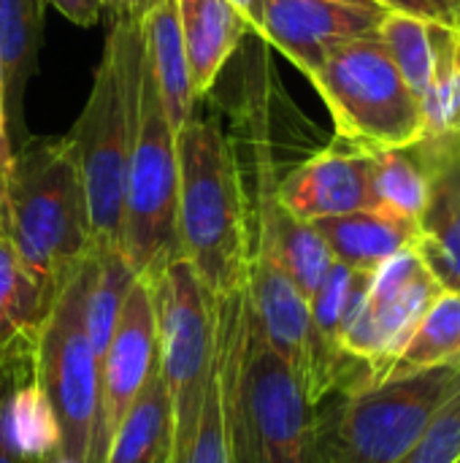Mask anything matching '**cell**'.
I'll list each match as a JSON object with an SVG mask.
<instances>
[{
	"mask_svg": "<svg viewBox=\"0 0 460 463\" xmlns=\"http://www.w3.org/2000/svg\"><path fill=\"white\" fill-rule=\"evenodd\" d=\"M211 307L230 463H323L317 407L258 331L244 290Z\"/></svg>",
	"mask_w": 460,
	"mask_h": 463,
	"instance_id": "1",
	"label": "cell"
},
{
	"mask_svg": "<svg viewBox=\"0 0 460 463\" xmlns=\"http://www.w3.org/2000/svg\"><path fill=\"white\" fill-rule=\"evenodd\" d=\"M176 155L179 258L217 304L244 290L252 252L239 160L220 122L195 114L176 133Z\"/></svg>",
	"mask_w": 460,
	"mask_h": 463,
	"instance_id": "2",
	"label": "cell"
},
{
	"mask_svg": "<svg viewBox=\"0 0 460 463\" xmlns=\"http://www.w3.org/2000/svg\"><path fill=\"white\" fill-rule=\"evenodd\" d=\"M3 182L8 241L52 307L65 279L92 252L87 195L70 138H27Z\"/></svg>",
	"mask_w": 460,
	"mask_h": 463,
	"instance_id": "3",
	"label": "cell"
},
{
	"mask_svg": "<svg viewBox=\"0 0 460 463\" xmlns=\"http://www.w3.org/2000/svg\"><path fill=\"white\" fill-rule=\"evenodd\" d=\"M141 24H111L89 98L68 133L87 195L92 252H122V212L136 136Z\"/></svg>",
	"mask_w": 460,
	"mask_h": 463,
	"instance_id": "4",
	"label": "cell"
},
{
	"mask_svg": "<svg viewBox=\"0 0 460 463\" xmlns=\"http://www.w3.org/2000/svg\"><path fill=\"white\" fill-rule=\"evenodd\" d=\"M458 385L460 366H439L339 393L325 415L317 410L323 463H399Z\"/></svg>",
	"mask_w": 460,
	"mask_h": 463,
	"instance_id": "5",
	"label": "cell"
},
{
	"mask_svg": "<svg viewBox=\"0 0 460 463\" xmlns=\"http://www.w3.org/2000/svg\"><path fill=\"white\" fill-rule=\"evenodd\" d=\"M309 81L325 100L339 141L363 152L404 149L420 141V100L377 35L336 46Z\"/></svg>",
	"mask_w": 460,
	"mask_h": 463,
	"instance_id": "6",
	"label": "cell"
},
{
	"mask_svg": "<svg viewBox=\"0 0 460 463\" xmlns=\"http://www.w3.org/2000/svg\"><path fill=\"white\" fill-rule=\"evenodd\" d=\"M179 155L176 130L165 114L157 81L141 57L136 136L125 184L122 258L133 274H155L179 258Z\"/></svg>",
	"mask_w": 460,
	"mask_h": 463,
	"instance_id": "7",
	"label": "cell"
},
{
	"mask_svg": "<svg viewBox=\"0 0 460 463\" xmlns=\"http://www.w3.org/2000/svg\"><path fill=\"white\" fill-rule=\"evenodd\" d=\"M157 326V366L171 399V461L190 445L214 369V307L192 269L174 258L149 274ZM168 461V463H171Z\"/></svg>",
	"mask_w": 460,
	"mask_h": 463,
	"instance_id": "8",
	"label": "cell"
},
{
	"mask_svg": "<svg viewBox=\"0 0 460 463\" xmlns=\"http://www.w3.org/2000/svg\"><path fill=\"white\" fill-rule=\"evenodd\" d=\"M89 266L92 252L65 279L38 334V380L60 426V463H87L98 410V358L84 320Z\"/></svg>",
	"mask_w": 460,
	"mask_h": 463,
	"instance_id": "9",
	"label": "cell"
},
{
	"mask_svg": "<svg viewBox=\"0 0 460 463\" xmlns=\"http://www.w3.org/2000/svg\"><path fill=\"white\" fill-rule=\"evenodd\" d=\"M157 361V326L149 274L130 282L111 342L98 364V410L87 463H106L111 439Z\"/></svg>",
	"mask_w": 460,
	"mask_h": 463,
	"instance_id": "10",
	"label": "cell"
},
{
	"mask_svg": "<svg viewBox=\"0 0 460 463\" xmlns=\"http://www.w3.org/2000/svg\"><path fill=\"white\" fill-rule=\"evenodd\" d=\"M385 14L336 0H255L247 22L309 79L336 46L374 38Z\"/></svg>",
	"mask_w": 460,
	"mask_h": 463,
	"instance_id": "11",
	"label": "cell"
},
{
	"mask_svg": "<svg viewBox=\"0 0 460 463\" xmlns=\"http://www.w3.org/2000/svg\"><path fill=\"white\" fill-rule=\"evenodd\" d=\"M247 309L277 350V355L296 372L304 393L312 383V315L309 301L298 293L290 277L279 269L271 252L260 244L252 247L244 279Z\"/></svg>",
	"mask_w": 460,
	"mask_h": 463,
	"instance_id": "12",
	"label": "cell"
},
{
	"mask_svg": "<svg viewBox=\"0 0 460 463\" xmlns=\"http://www.w3.org/2000/svg\"><path fill=\"white\" fill-rule=\"evenodd\" d=\"M369 171L371 155L342 141L296 165L274 195L304 222L361 212L371 206Z\"/></svg>",
	"mask_w": 460,
	"mask_h": 463,
	"instance_id": "13",
	"label": "cell"
},
{
	"mask_svg": "<svg viewBox=\"0 0 460 463\" xmlns=\"http://www.w3.org/2000/svg\"><path fill=\"white\" fill-rule=\"evenodd\" d=\"M412 146L428 171V201L412 250L445 290L460 293V141L420 138Z\"/></svg>",
	"mask_w": 460,
	"mask_h": 463,
	"instance_id": "14",
	"label": "cell"
},
{
	"mask_svg": "<svg viewBox=\"0 0 460 463\" xmlns=\"http://www.w3.org/2000/svg\"><path fill=\"white\" fill-rule=\"evenodd\" d=\"M46 0H0V81L8 141L16 152L24 138V92L35 73Z\"/></svg>",
	"mask_w": 460,
	"mask_h": 463,
	"instance_id": "15",
	"label": "cell"
},
{
	"mask_svg": "<svg viewBox=\"0 0 460 463\" xmlns=\"http://www.w3.org/2000/svg\"><path fill=\"white\" fill-rule=\"evenodd\" d=\"M141 41H144V57L157 81L165 114L174 130L179 133L187 125V119L195 114L198 95L192 90L176 0H155V5L146 11L141 22Z\"/></svg>",
	"mask_w": 460,
	"mask_h": 463,
	"instance_id": "16",
	"label": "cell"
},
{
	"mask_svg": "<svg viewBox=\"0 0 460 463\" xmlns=\"http://www.w3.org/2000/svg\"><path fill=\"white\" fill-rule=\"evenodd\" d=\"M176 5L192 90L201 98L214 87L249 22L230 0H176Z\"/></svg>",
	"mask_w": 460,
	"mask_h": 463,
	"instance_id": "17",
	"label": "cell"
},
{
	"mask_svg": "<svg viewBox=\"0 0 460 463\" xmlns=\"http://www.w3.org/2000/svg\"><path fill=\"white\" fill-rule=\"evenodd\" d=\"M258 244L271 252V258L279 263V269L290 277V282L306 301L317 293L320 282L333 266V255L317 228L293 217L277 201L274 193L263 198Z\"/></svg>",
	"mask_w": 460,
	"mask_h": 463,
	"instance_id": "18",
	"label": "cell"
},
{
	"mask_svg": "<svg viewBox=\"0 0 460 463\" xmlns=\"http://www.w3.org/2000/svg\"><path fill=\"white\" fill-rule=\"evenodd\" d=\"M312 225L325 239L333 260L358 271H374L388 258L404 250H412L418 239L415 225L401 222L374 209L325 217Z\"/></svg>",
	"mask_w": 460,
	"mask_h": 463,
	"instance_id": "19",
	"label": "cell"
},
{
	"mask_svg": "<svg viewBox=\"0 0 460 463\" xmlns=\"http://www.w3.org/2000/svg\"><path fill=\"white\" fill-rule=\"evenodd\" d=\"M171 399L160 366L149 372L138 399L122 418L106 463H168L171 461Z\"/></svg>",
	"mask_w": 460,
	"mask_h": 463,
	"instance_id": "20",
	"label": "cell"
},
{
	"mask_svg": "<svg viewBox=\"0 0 460 463\" xmlns=\"http://www.w3.org/2000/svg\"><path fill=\"white\" fill-rule=\"evenodd\" d=\"M369 193L374 212L396 217L418 228V220L428 201V171L418 157L415 146L369 152Z\"/></svg>",
	"mask_w": 460,
	"mask_h": 463,
	"instance_id": "21",
	"label": "cell"
},
{
	"mask_svg": "<svg viewBox=\"0 0 460 463\" xmlns=\"http://www.w3.org/2000/svg\"><path fill=\"white\" fill-rule=\"evenodd\" d=\"M460 366V293L442 290L420 317L415 334L393 361L385 380L409 377L418 372ZM382 380V383H385Z\"/></svg>",
	"mask_w": 460,
	"mask_h": 463,
	"instance_id": "22",
	"label": "cell"
},
{
	"mask_svg": "<svg viewBox=\"0 0 460 463\" xmlns=\"http://www.w3.org/2000/svg\"><path fill=\"white\" fill-rule=\"evenodd\" d=\"M437 62L434 76L420 98L423 136L460 141V38L453 24H437L434 30Z\"/></svg>",
	"mask_w": 460,
	"mask_h": 463,
	"instance_id": "23",
	"label": "cell"
},
{
	"mask_svg": "<svg viewBox=\"0 0 460 463\" xmlns=\"http://www.w3.org/2000/svg\"><path fill=\"white\" fill-rule=\"evenodd\" d=\"M439 22H428L420 16L409 14H393L388 11L377 38L388 49L393 65L409 84V90L418 95V100L426 95L431 76H434V62H437V43H434V30Z\"/></svg>",
	"mask_w": 460,
	"mask_h": 463,
	"instance_id": "24",
	"label": "cell"
},
{
	"mask_svg": "<svg viewBox=\"0 0 460 463\" xmlns=\"http://www.w3.org/2000/svg\"><path fill=\"white\" fill-rule=\"evenodd\" d=\"M49 304L16 258L8 239H0V347L19 336H35Z\"/></svg>",
	"mask_w": 460,
	"mask_h": 463,
	"instance_id": "25",
	"label": "cell"
},
{
	"mask_svg": "<svg viewBox=\"0 0 460 463\" xmlns=\"http://www.w3.org/2000/svg\"><path fill=\"white\" fill-rule=\"evenodd\" d=\"M171 463H230L217 353H214V369H211V377H209V388H206L203 410H201V418H198V429H195L190 445L184 448V453Z\"/></svg>",
	"mask_w": 460,
	"mask_h": 463,
	"instance_id": "26",
	"label": "cell"
},
{
	"mask_svg": "<svg viewBox=\"0 0 460 463\" xmlns=\"http://www.w3.org/2000/svg\"><path fill=\"white\" fill-rule=\"evenodd\" d=\"M460 461V385L437 412L426 434L399 463H458Z\"/></svg>",
	"mask_w": 460,
	"mask_h": 463,
	"instance_id": "27",
	"label": "cell"
},
{
	"mask_svg": "<svg viewBox=\"0 0 460 463\" xmlns=\"http://www.w3.org/2000/svg\"><path fill=\"white\" fill-rule=\"evenodd\" d=\"M46 3H52L62 16H68L73 24L81 27L95 24L103 11V0H46Z\"/></svg>",
	"mask_w": 460,
	"mask_h": 463,
	"instance_id": "28",
	"label": "cell"
},
{
	"mask_svg": "<svg viewBox=\"0 0 460 463\" xmlns=\"http://www.w3.org/2000/svg\"><path fill=\"white\" fill-rule=\"evenodd\" d=\"M152 5L155 0H103L111 24H141Z\"/></svg>",
	"mask_w": 460,
	"mask_h": 463,
	"instance_id": "29",
	"label": "cell"
},
{
	"mask_svg": "<svg viewBox=\"0 0 460 463\" xmlns=\"http://www.w3.org/2000/svg\"><path fill=\"white\" fill-rule=\"evenodd\" d=\"M382 11H393V14H409V16H420L428 22H439L434 8L426 0H374ZM445 24V22H442Z\"/></svg>",
	"mask_w": 460,
	"mask_h": 463,
	"instance_id": "30",
	"label": "cell"
},
{
	"mask_svg": "<svg viewBox=\"0 0 460 463\" xmlns=\"http://www.w3.org/2000/svg\"><path fill=\"white\" fill-rule=\"evenodd\" d=\"M426 3L434 8L437 19H439V22H445V24H450V22L458 16V11H460V0H426Z\"/></svg>",
	"mask_w": 460,
	"mask_h": 463,
	"instance_id": "31",
	"label": "cell"
},
{
	"mask_svg": "<svg viewBox=\"0 0 460 463\" xmlns=\"http://www.w3.org/2000/svg\"><path fill=\"white\" fill-rule=\"evenodd\" d=\"M0 239H8V203H5V182L0 176Z\"/></svg>",
	"mask_w": 460,
	"mask_h": 463,
	"instance_id": "32",
	"label": "cell"
},
{
	"mask_svg": "<svg viewBox=\"0 0 460 463\" xmlns=\"http://www.w3.org/2000/svg\"><path fill=\"white\" fill-rule=\"evenodd\" d=\"M336 3H347V5H358V8H380L374 0H336ZM382 11V8H380Z\"/></svg>",
	"mask_w": 460,
	"mask_h": 463,
	"instance_id": "33",
	"label": "cell"
},
{
	"mask_svg": "<svg viewBox=\"0 0 460 463\" xmlns=\"http://www.w3.org/2000/svg\"><path fill=\"white\" fill-rule=\"evenodd\" d=\"M230 3H233L244 16H249V8H252V3H255V0H230Z\"/></svg>",
	"mask_w": 460,
	"mask_h": 463,
	"instance_id": "34",
	"label": "cell"
},
{
	"mask_svg": "<svg viewBox=\"0 0 460 463\" xmlns=\"http://www.w3.org/2000/svg\"><path fill=\"white\" fill-rule=\"evenodd\" d=\"M0 463H19V461H14V458H11V453H8V450L3 448V442H0Z\"/></svg>",
	"mask_w": 460,
	"mask_h": 463,
	"instance_id": "35",
	"label": "cell"
},
{
	"mask_svg": "<svg viewBox=\"0 0 460 463\" xmlns=\"http://www.w3.org/2000/svg\"><path fill=\"white\" fill-rule=\"evenodd\" d=\"M450 24H453V27H455V30H458V38H460V11H458V16H455V19H453V22H450Z\"/></svg>",
	"mask_w": 460,
	"mask_h": 463,
	"instance_id": "36",
	"label": "cell"
},
{
	"mask_svg": "<svg viewBox=\"0 0 460 463\" xmlns=\"http://www.w3.org/2000/svg\"><path fill=\"white\" fill-rule=\"evenodd\" d=\"M458 463H460V461H458Z\"/></svg>",
	"mask_w": 460,
	"mask_h": 463,
	"instance_id": "37",
	"label": "cell"
}]
</instances>
